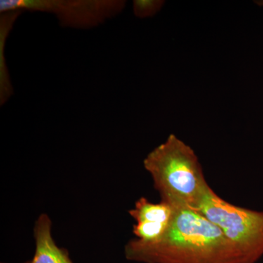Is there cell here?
Instances as JSON below:
<instances>
[{
  "label": "cell",
  "mask_w": 263,
  "mask_h": 263,
  "mask_svg": "<svg viewBox=\"0 0 263 263\" xmlns=\"http://www.w3.org/2000/svg\"><path fill=\"white\" fill-rule=\"evenodd\" d=\"M124 256L139 263H250L219 227L187 209H175L171 224L160 239L128 241Z\"/></svg>",
  "instance_id": "1"
},
{
  "label": "cell",
  "mask_w": 263,
  "mask_h": 263,
  "mask_svg": "<svg viewBox=\"0 0 263 263\" xmlns=\"http://www.w3.org/2000/svg\"><path fill=\"white\" fill-rule=\"evenodd\" d=\"M161 202L174 209L195 211L210 190L193 148L174 134L143 160Z\"/></svg>",
  "instance_id": "2"
},
{
  "label": "cell",
  "mask_w": 263,
  "mask_h": 263,
  "mask_svg": "<svg viewBox=\"0 0 263 263\" xmlns=\"http://www.w3.org/2000/svg\"><path fill=\"white\" fill-rule=\"evenodd\" d=\"M175 209L164 202L154 203L146 197H141L129 211V216L136 223H161L170 224L174 215Z\"/></svg>",
  "instance_id": "6"
},
{
  "label": "cell",
  "mask_w": 263,
  "mask_h": 263,
  "mask_svg": "<svg viewBox=\"0 0 263 263\" xmlns=\"http://www.w3.org/2000/svg\"><path fill=\"white\" fill-rule=\"evenodd\" d=\"M195 211L219 227L249 262L256 263L262 258L263 212L230 203L212 188Z\"/></svg>",
  "instance_id": "3"
},
{
  "label": "cell",
  "mask_w": 263,
  "mask_h": 263,
  "mask_svg": "<svg viewBox=\"0 0 263 263\" xmlns=\"http://www.w3.org/2000/svg\"><path fill=\"white\" fill-rule=\"evenodd\" d=\"M262 5H263V2H262Z\"/></svg>",
  "instance_id": "9"
},
{
  "label": "cell",
  "mask_w": 263,
  "mask_h": 263,
  "mask_svg": "<svg viewBox=\"0 0 263 263\" xmlns=\"http://www.w3.org/2000/svg\"><path fill=\"white\" fill-rule=\"evenodd\" d=\"M35 252L31 263H74L68 251L58 247L52 235V221L46 214L38 216L33 228Z\"/></svg>",
  "instance_id": "5"
},
{
  "label": "cell",
  "mask_w": 263,
  "mask_h": 263,
  "mask_svg": "<svg viewBox=\"0 0 263 263\" xmlns=\"http://www.w3.org/2000/svg\"><path fill=\"white\" fill-rule=\"evenodd\" d=\"M164 3V1L160 0H135L133 12L138 18H148L157 14L162 9Z\"/></svg>",
  "instance_id": "7"
},
{
  "label": "cell",
  "mask_w": 263,
  "mask_h": 263,
  "mask_svg": "<svg viewBox=\"0 0 263 263\" xmlns=\"http://www.w3.org/2000/svg\"><path fill=\"white\" fill-rule=\"evenodd\" d=\"M1 263H5V262H1ZM22 263H31V260L26 261V262H24Z\"/></svg>",
  "instance_id": "8"
},
{
  "label": "cell",
  "mask_w": 263,
  "mask_h": 263,
  "mask_svg": "<svg viewBox=\"0 0 263 263\" xmlns=\"http://www.w3.org/2000/svg\"><path fill=\"white\" fill-rule=\"evenodd\" d=\"M124 6L125 2L119 0H1L0 12H46L56 15L62 26L86 29L119 14Z\"/></svg>",
  "instance_id": "4"
}]
</instances>
